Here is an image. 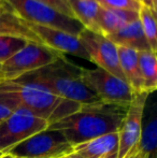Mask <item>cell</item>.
<instances>
[{
    "label": "cell",
    "instance_id": "obj_5",
    "mask_svg": "<svg viewBox=\"0 0 157 158\" xmlns=\"http://www.w3.org/2000/svg\"><path fill=\"white\" fill-rule=\"evenodd\" d=\"M60 56L63 55L43 44L28 42L16 54L1 64L0 81H15L23 75L48 66Z\"/></svg>",
    "mask_w": 157,
    "mask_h": 158
},
{
    "label": "cell",
    "instance_id": "obj_2",
    "mask_svg": "<svg viewBox=\"0 0 157 158\" xmlns=\"http://www.w3.org/2000/svg\"><path fill=\"white\" fill-rule=\"evenodd\" d=\"M0 102L15 109H25L40 118L53 124L81 108V104L53 95L48 90L30 83L0 81Z\"/></svg>",
    "mask_w": 157,
    "mask_h": 158
},
{
    "label": "cell",
    "instance_id": "obj_32",
    "mask_svg": "<svg viewBox=\"0 0 157 158\" xmlns=\"http://www.w3.org/2000/svg\"><path fill=\"white\" fill-rule=\"evenodd\" d=\"M0 69H1V64H0Z\"/></svg>",
    "mask_w": 157,
    "mask_h": 158
},
{
    "label": "cell",
    "instance_id": "obj_26",
    "mask_svg": "<svg viewBox=\"0 0 157 158\" xmlns=\"http://www.w3.org/2000/svg\"><path fill=\"white\" fill-rule=\"evenodd\" d=\"M142 4L147 6L154 14H157V0H143Z\"/></svg>",
    "mask_w": 157,
    "mask_h": 158
},
{
    "label": "cell",
    "instance_id": "obj_11",
    "mask_svg": "<svg viewBox=\"0 0 157 158\" xmlns=\"http://www.w3.org/2000/svg\"><path fill=\"white\" fill-rule=\"evenodd\" d=\"M27 26L38 37L40 42L51 50L61 55L68 54L89 60V57L82 43L80 42L78 35H71V33L56 29V28L40 26L36 24L27 23Z\"/></svg>",
    "mask_w": 157,
    "mask_h": 158
},
{
    "label": "cell",
    "instance_id": "obj_1",
    "mask_svg": "<svg viewBox=\"0 0 157 158\" xmlns=\"http://www.w3.org/2000/svg\"><path fill=\"white\" fill-rule=\"evenodd\" d=\"M126 110V106L103 102L82 106L76 112L50 124L48 129L59 131L76 146L108 133L118 132Z\"/></svg>",
    "mask_w": 157,
    "mask_h": 158
},
{
    "label": "cell",
    "instance_id": "obj_29",
    "mask_svg": "<svg viewBox=\"0 0 157 158\" xmlns=\"http://www.w3.org/2000/svg\"><path fill=\"white\" fill-rule=\"evenodd\" d=\"M3 153H1V152H0V158H2V156H3Z\"/></svg>",
    "mask_w": 157,
    "mask_h": 158
},
{
    "label": "cell",
    "instance_id": "obj_3",
    "mask_svg": "<svg viewBox=\"0 0 157 158\" xmlns=\"http://www.w3.org/2000/svg\"><path fill=\"white\" fill-rule=\"evenodd\" d=\"M81 69L82 67L70 63L63 55L48 66L23 75L15 81L38 85L57 97L81 106L101 103L102 101L82 81Z\"/></svg>",
    "mask_w": 157,
    "mask_h": 158
},
{
    "label": "cell",
    "instance_id": "obj_9",
    "mask_svg": "<svg viewBox=\"0 0 157 158\" xmlns=\"http://www.w3.org/2000/svg\"><path fill=\"white\" fill-rule=\"evenodd\" d=\"M78 37L89 57V61L96 64L97 68L102 69L125 81L119 67L118 45L110 41L101 32L92 31L85 28L80 32Z\"/></svg>",
    "mask_w": 157,
    "mask_h": 158
},
{
    "label": "cell",
    "instance_id": "obj_23",
    "mask_svg": "<svg viewBox=\"0 0 157 158\" xmlns=\"http://www.w3.org/2000/svg\"><path fill=\"white\" fill-rule=\"evenodd\" d=\"M37 1L46 4V6H50L51 8L55 9L56 11H58L59 13L66 15V16L74 19L73 14H72V12H71V9H70L67 0H37Z\"/></svg>",
    "mask_w": 157,
    "mask_h": 158
},
{
    "label": "cell",
    "instance_id": "obj_7",
    "mask_svg": "<svg viewBox=\"0 0 157 158\" xmlns=\"http://www.w3.org/2000/svg\"><path fill=\"white\" fill-rule=\"evenodd\" d=\"M81 77L84 84L103 103L127 108L136 95L125 81L100 68H82Z\"/></svg>",
    "mask_w": 157,
    "mask_h": 158
},
{
    "label": "cell",
    "instance_id": "obj_30",
    "mask_svg": "<svg viewBox=\"0 0 157 158\" xmlns=\"http://www.w3.org/2000/svg\"><path fill=\"white\" fill-rule=\"evenodd\" d=\"M136 1H138V2H140V3H142V2H143V0H136Z\"/></svg>",
    "mask_w": 157,
    "mask_h": 158
},
{
    "label": "cell",
    "instance_id": "obj_27",
    "mask_svg": "<svg viewBox=\"0 0 157 158\" xmlns=\"http://www.w3.org/2000/svg\"><path fill=\"white\" fill-rule=\"evenodd\" d=\"M8 10L9 8L6 6V4L2 0H0V12H3V11H8Z\"/></svg>",
    "mask_w": 157,
    "mask_h": 158
},
{
    "label": "cell",
    "instance_id": "obj_20",
    "mask_svg": "<svg viewBox=\"0 0 157 158\" xmlns=\"http://www.w3.org/2000/svg\"><path fill=\"white\" fill-rule=\"evenodd\" d=\"M138 19L144 32L150 48L153 52H157V30L156 14H154L147 6L141 4L138 11Z\"/></svg>",
    "mask_w": 157,
    "mask_h": 158
},
{
    "label": "cell",
    "instance_id": "obj_31",
    "mask_svg": "<svg viewBox=\"0 0 157 158\" xmlns=\"http://www.w3.org/2000/svg\"><path fill=\"white\" fill-rule=\"evenodd\" d=\"M67 158H72V157H68V156H67Z\"/></svg>",
    "mask_w": 157,
    "mask_h": 158
},
{
    "label": "cell",
    "instance_id": "obj_6",
    "mask_svg": "<svg viewBox=\"0 0 157 158\" xmlns=\"http://www.w3.org/2000/svg\"><path fill=\"white\" fill-rule=\"evenodd\" d=\"M73 152V145L67 141L63 133L45 129L10 150L6 154L17 158H61Z\"/></svg>",
    "mask_w": 157,
    "mask_h": 158
},
{
    "label": "cell",
    "instance_id": "obj_17",
    "mask_svg": "<svg viewBox=\"0 0 157 158\" xmlns=\"http://www.w3.org/2000/svg\"><path fill=\"white\" fill-rule=\"evenodd\" d=\"M0 35L23 38L27 41L42 44L38 37L29 29L27 23L19 19L10 9L0 12Z\"/></svg>",
    "mask_w": 157,
    "mask_h": 158
},
{
    "label": "cell",
    "instance_id": "obj_10",
    "mask_svg": "<svg viewBox=\"0 0 157 158\" xmlns=\"http://www.w3.org/2000/svg\"><path fill=\"white\" fill-rule=\"evenodd\" d=\"M149 94H136L127 106L126 114L121 124L118 133V158H124L125 155L137 145L140 140L142 117L145 104L149 99Z\"/></svg>",
    "mask_w": 157,
    "mask_h": 158
},
{
    "label": "cell",
    "instance_id": "obj_12",
    "mask_svg": "<svg viewBox=\"0 0 157 158\" xmlns=\"http://www.w3.org/2000/svg\"><path fill=\"white\" fill-rule=\"evenodd\" d=\"M72 158H118V133L112 132L73 146Z\"/></svg>",
    "mask_w": 157,
    "mask_h": 158
},
{
    "label": "cell",
    "instance_id": "obj_33",
    "mask_svg": "<svg viewBox=\"0 0 157 158\" xmlns=\"http://www.w3.org/2000/svg\"><path fill=\"white\" fill-rule=\"evenodd\" d=\"M61 158H67V157H61Z\"/></svg>",
    "mask_w": 157,
    "mask_h": 158
},
{
    "label": "cell",
    "instance_id": "obj_28",
    "mask_svg": "<svg viewBox=\"0 0 157 158\" xmlns=\"http://www.w3.org/2000/svg\"><path fill=\"white\" fill-rule=\"evenodd\" d=\"M2 158H17V157H14V156H12V155H10V154H4L3 156H2Z\"/></svg>",
    "mask_w": 157,
    "mask_h": 158
},
{
    "label": "cell",
    "instance_id": "obj_22",
    "mask_svg": "<svg viewBox=\"0 0 157 158\" xmlns=\"http://www.w3.org/2000/svg\"><path fill=\"white\" fill-rule=\"evenodd\" d=\"M96 2L100 6L112 10H128L138 12L140 9V2L136 0H96Z\"/></svg>",
    "mask_w": 157,
    "mask_h": 158
},
{
    "label": "cell",
    "instance_id": "obj_15",
    "mask_svg": "<svg viewBox=\"0 0 157 158\" xmlns=\"http://www.w3.org/2000/svg\"><path fill=\"white\" fill-rule=\"evenodd\" d=\"M138 148L145 158H156L157 156V109L156 106L147 108L145 104L142 117L140 140Z\"/></svg>",
    "mask_w": 157,
    "mask_h": 158
},
{
    "label": "cell",
    "instance_id": "obj_18",
    "mask_svg": "<svg viewBox=\"0 0 157 158\" xmlns=\"http://www.w3.org/2000/svg\"><path fill=\"white\" fill-rule=\"evenodd\" d=\"M73 17L85 29L100 32L97 27L96 19L99 4L96 0H67Z\"/></svg>",
    "mask_w": 157,
    "mask_h": 158
},
{
    "label": "cell",
    "instance_id": "obj_14",
    "mask_svg": "<svg viewBox=\"0 0 157 158\" xmlns=\"http://www.w3.org/2000/svg\"><path fill=\"white\" fill-rule=\"evenodd\" d=\"M138 19V12L128 10H112L99 6L96 24L99 31L109 35L118 31L126 25Z\"/></svg>",
    "mask_w": 157,
    "mask_h": 158
},
{
    "label": "cell",
    "instance_id": "obj_8",
    "mask_svg": "<svg viewBox=\"0 0 157 158\" xmlns=\"http://www.w3.org/2000/svg\"><path fill=\"white\" fill-rule=\"evenodd\" d=\"M48 123L25 109H15L0 123V152L6 154L17 144L48 129Z\"/></svg>",
    "mask_w": 157,
    "mask_h": 158
},
{
    "label": "cell",
    "instance_id": "obj_19",
    "mask_svg": "<svg viewBox=\"0 0 157 158\" xmlns=\"http://www.w3.org/2000/svg\"><path fill=\"white\" fill-rule=\"evenodd\" d=\"M138 61L144 82V90L152 94L157 88V56L153 51L138 52Z\"/></svg>",
    "mask_w": 157,
    "mask_h": 158
},
{
    "label": "cell",
    "instance_id": "obj_21",
    "mask_svg": "<svg viewBox=\"0 0 157 158\" xmlns=\"http://www.w3.org/2000/svg\"><path fill=\"white\" fill-rule=\"evenodd\" d=\"M30 41L19 37L0 35V64L16 54Z\"/></svg>",
    "mask_w": 157,
    "mask_h": 158
},
{
    "label": "cell",
    "instance_id": "obj_24",
    "mask_svg": "<svg viewBox=\"0 0 157 158\" xmlns=\"http://www.w3.org/2000/svg\"><path fill=\"white\" fill-rule=\"evenodd\" d=\"M13 113V110L10 106H6L4 103L0 102V123L4 119H6Z\"/></svg>",
    "mask_w": 157,
    "mask_h": 158
},
{
    "label": "cell",
    "instance_id": "obj_13",
    "mask_svg": "<svg viewBox=\"0 0 157 158\" xmlns=\"http://www.w3.org/2000/svg\"><path fill=\"white\" fill-rule=\"evenodd\" d=\"M119 67L124 74L126 83L134 94L145 93L144 82L141 74L138 61V52L125 46H118Z\"/></svg>",
    "mask_w": 157,
    "mask_h": 158
},
{
    "label": "cell",
    "instance_id": "obj_25",
    "mask_svg": "<svg viewBox=\"0 0 157 158\" xmlns=\"http://www.w3.org/2000/svg\"><path fill=\"white\" fill-rule=\"evenodd\" d=\"M124 158H145V156L142 154V152H141L140 148H138V145H134V148L125 155Z\"/></svg>",
    "mask_w": 157,
    "mask_h": 158
},
{
    "label": "cell",
    "instance_id": "obj_16",
    "mask_svg": "<svg viewBox=\"0 0 157 158\" xmlns=\"http://www.w3.org/2000/svg\"><path fill=\"white\" fill-rule=\"evenodd\" d=\"M105 37L118 46L129 48L136 50L137 52L152 51L142 30L139 19L129 23L118 31L105 35Z\"/></svg>",
    "mask_w": 157,
    "mask_h": 158
},
{
    "label": "cell",
    "instance_id": "obj_4",
    "mask_svg": "<svg viewBox=\"0 0 157 158\" xmlns=\"http://www.w3.org/2000/svg\"><path fill=\"white\" fill-rule=\"evenodd\" d=\"M13 13L26 23L56 28L79 35L84 27L76 19L68 17L37 0H2Z\"/></svg>",
    "mask_w": 157,
    "mask_h": 158
}]
</instances>
